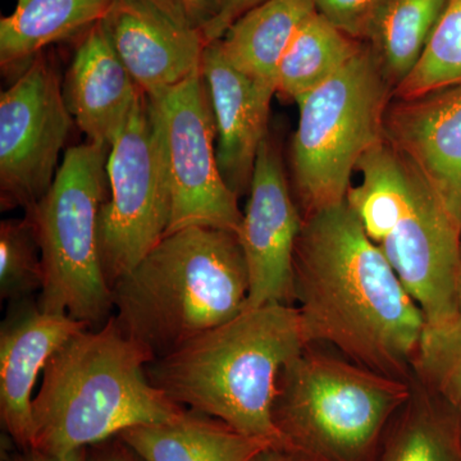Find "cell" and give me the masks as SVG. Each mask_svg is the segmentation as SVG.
<instances>
[{
  "label": "cell",
  "instance_id": "27",
  "mask_svg": "<svg viewBox=\"0 0 461 461\" xmlns=\"http://www.w3.org/2000/svg\"><path fill=\"white\" fill-rule=\"evenodd\" d=\"M41 247L29 218L0 224V297L14 303L29 300L42 290Z\"/></svg>",
  "mask_w": 461,
  "mask_h": 461
},
{
  "label": "cell",
  "instance_id": "33",
  "mask_svg": "<svg viewBox=\"0 0 461 461\" xmlns=\"http://www.w3.org/2000/svg\"><path fill=\"white\" fill-rule=\"evenodd\" d=\"M251 461H290L280 451L276 448L269 447L267 450L262 451L259 455H257Z\"/></svg>",
  "mask_w": 461,
  "mask_h": 461
},
{
  "label": "cell",
  "instance_id": "7",
  "mask_svg": "<svg viewBox=\"0 0 461 461\" xmlns=\"http://www.w3.org/2000/svg\"><path fill=\"white\" fill-rule=\"evenodd\" d=\"M391 87L366 42L341 71L296 103L291 167L303 218L346 202L357 163L384 138Z\"/></svg>",
  "mask_w": 461,
  "mask_h": 461
},
{
  "label": "cell",
  "instance_id": "32",
  "mask_svg": "<svg viewBox=\"0 0 461 461\" xmlns=\"http://www.w3.org/2000/svg\"><path fill=\"white\" fill-rule=\"evenodd\" d=\"M5 461H87V448H78L66 455L42 453L36 448H17L14 451H8Z\"/></svg>",
  "mask_w": 461,
  "mask_h": 461
},
{
  "label": "cell",
  "instance_id": "18",
  "mask_svg": "<svg viewBox=\"0 0 461 461\" xmlns=\"http://www.w3.org/2000/svg\"><path fill=\"white\" fill-rule=\"evenodd\" d=\"M118 436L145 461H251L272 447L190 409L175 420L132 427Z\"/></svg>",
  "mask_w": 461,
  "mask_h": 461
},
{
  "label": "cell",
  "instance_id": "10",
  "mask_svg": "<svg viewBox=\"0 0 461 461\" xmlns=\"http://www.w3.org/2000/svg\"><path fill=\"white\" fill-rule=\"evenodd\" d=\"M75 121L45 51L0 95V206L27 209L48 193Z\"/></svg>",
  "mask_w": 461,
  "mask_h": 461
},
{
  "label": "cell",
  "instance_id": "34",
  "mask_svg": "<svg viewBox=\"0 0 461 461\" xmlns=\"http://www.w3.org/2000/svg\"><path fill=\"white\" fill-rule=\"evenodd\" d=\"M457 306H459V313L461 314V258H460L459 282H457Z\"/></svg>",
  "mask_w": 461,
  "mask_h": 461
},
{
  "label": "cell",
  "instance_id": "12",
  "mask_svg": "<svg viewBox=\"0 0 461 461\" xmlns=\"http://www.w3.org/2000/svg\"><path fill=\"white\" fill-rule=\"evenodd\" d=\"M302 226L280 153L267 138L238 230L248 269L247 308L294 305V257Z\"/></svg>",
  "mask_w": 461,
  "mask_h": 461
},
{
  "label": "cell",
  "instance_id": "1",
  "mask_svg": "<svg viewBox=\"0 0 461 461\" xmlns=\"http://www.w3.org/2000/svg\"><path fill=\"white\" fill-rule=\"evenodd\" d=\"M294 303L306 345L411 381L426 318L346 202L303 218Z\"/></svg>",
  "mask_w": 461,
  "mask_h": 461
},
{
  "label": "cell",
  "instance_id": "9",
  "mask_svg": "<svg viewBox=\"0 0 461 461\" xmlns=\"http://www.w3.org/2000/svg\"><path fill=\"white\" fill-rule=\"evenodd\" d=\"M148 99L171 193L167 235L187 227H212L238 235L244 213L218 165L217 129L202 71Z\"/></svg>",
  "mask_w": 461,
  "mask_h": 461
},
{
  "label": "cell",
  "instance_id": "25",
  "mask_svg": "<svg viewBox=\"0 0 461 461\" xmlns=\"http://www.w3.org/2000/svg\"><path fill=\"white\" fill-rule=\"evenodd\" d=\"M461 85V0H447L417 65L397 85V99L420 98Z\"/></svg>",
  "mask_w": 461,
  "mask_h": 461
},
{
  "label": "cell",
  "instance_id": "13",
  "mask_svg": "<svg viewBox=\"0 0 461 461\" xmlns=\"http://www.w3.org/2000/svg\"><path fill=\"white\" fill-rule=\"evenodd\" d=\"M139 89L159 95L202 68L206 41L166 0H114L102 21Z\"/></svg>",
  "mask_w": 461,
  "mask_h": 461
},
{
  "label": "cell",
  "instance_id": "30",
  "mask_svg": "<svg viewBox=\"0 0 461 461\" xmlns=\"http://www.w3.org/2000/svg\"><path fill=\"white\" fill-rule=\"evenodd\" d=\"M264 2H267V0H230L223 11L221 12L220 16L215 18L213 23L203 32L206 44H211V42L222 38L226 30L239 17H241L242 14H247L248 11L256 8L257 5H262Z\"/></svg>",
  "mask_w": 461,
  "mask_h": 461
},
{
  "label": "cell",
  "instance_id": "3",
  "mask_svg": "<svg viewBox=\"0 0 461 461\" xmlns=\"http://www.w3.org/2000/svg\"><path fill=\"white\" fill-rule=\"evenodd\" d=\"M114 323L154 360L247 308L249 277L238 235L212 227L168 233L115 282Z\"/></svg>",
  "mask_w": 461,
  "mask_h": 461
},
{
  "label": "cell",
  "instance_id": "21",
  "mask_svg": "<svg viewBox=\"0 0 461 461\" xmlns=\"http://www.w3.org/2000/svg\"><path fill=\"white\" fill-rule=\"evenodd\" d=\"M362 181L350 186L346 204L368 238L381 244L405 214L411 199L412 167L384 136L357 166Z\"/></svg>",
  "mask_w": 461,
  "mask_h": 461
},
{
  "label": "cell",
  "instance_id": "31",
  "mask_svg": "<svg viewBox=\"0 0 461 461\" xmlns=\"http://www.w3.org/2000/svg\"><path fill=\"white\" fill-rule=\"evenodd\" d=\"M87 461H145L120 436L87 447Z\"/></svg>",
  "mask_w": 461,
  "mask_h": 461
},
{
  "label": "cell",
  "instance_id": "17",
  "mask_svg": "<svg viewBox=\"0 0 461 461\" xmlns=\"http://www.w3.org/2000/svg\"><path fill=\"white\" fill-rule=\"evenodd\" d=\"M63 94L87 141L111 147L142 91L118 57L102 21L80 36Z\"/></svg>",
  "mask_w": 461,
  "mask_h": 461
},
{
  "label": "cell",
  "instance_id": "29",
  "mask_svg": "<svg viewBox=\"0 0 461 461\" xmlns=\"http://www.w3.org/2000/svg\"><path fill=\"white\" fill-rule=\"evenodd\" d=\"M194 26L204 32L230 0H166Z\"/></svg>",
  "mask_w": 461,
  "mask_h": 461
},
{
  "label": "cell",
  "instance_id": "28",
  "mask_svg": "<svg viewBox=\"0 0 461 461\" xmlns=\"http://www.w3.org/2000/svg\"><path fill=\"white\" fill-rule=\"evenodd\" d=\"M314 11L354 41L368 42L388 0H311Z\"/></svg>",
  "mask_w": 461,
  "mask_h": 461
},
{
  "label": "cell",
  "instance_id": "23",
  "mask_svg": "<svg viewBox=\"0 0 461 461\" xmlns=\"http://www.w3.org/2000/svg\"><path fill=\"white\" fill-rule=\"evenodd\" d=\"M364 44L314 11L296 30L282 57L276 83L278 95L299 102L341 71Z\"/></svg>",
  "mask_w": 461,
  "mask_h": 461
},
{
  "label": "cell",
  "instance_id": "5",
  "mask_svg": "<svg viewBox=\"0 0 461 461\" xmlns=\"http://www.w3.org/2000/svg\"><path fill=\"white\" fill-rule=\"evenodd\" d=\"M411 395V381L306 346L278 377L276 450L290 461H375Z\"/></svg>",
  "mask_w": 461,
  "mask_h": 461
},
{
  "label": "cell",
  "instance_id": "24",
  "mask_svg": "<svg viewBox=\"0 0 461 461\" xmlns=\"http://www.w3.org/2000/svg\"><path fill=\"white\" fill-rule=\"evenodd\" d=\"M447 0H388L368 44L393 89L411 74Z\"/></svg>",
  "mask_w": 461,
  "mask_h": 461
},
{
  "label": "cell",
  "instance_id": "11",
  "mask_svg": "<svg viewBox=\"0 0 461 461\" xmlns=\"http://www.w3.org/2000/svg\"><path fill=\"white\" fill-rule=\"evenodd\" d=\"M460 235V227L412 167L411 204L378 247L429 326L459 314Z\"/></svg>",
  "mask_w": 461,
  "mask_h": 461
},
{
  "label": "cell",
  "instance_id": "16",
  "mask_svg": "<svg viewBox=\"0 0 461 461\" xmlns=\"http://www.w3.org/2000/svg\"><path fill=\"white\" fill-rule=\"evenodd\" d=\"M200 71L213 111L221 173L236 195H244L268 138L269 112L277 90L230 65L218 41L206 45Z\"/></svg>",
  "mask_w": 461,
  "mask_h": 461
},
{
  "label": "cell",
  "instance_id": "4",
  "mask_svg": "<svg viewBox=\"0 0 461 461\" xmlns=\"http://www.w3.org/2000/svg\"><path fill=\"white\" fill-rule=\"evenodd\" d=\"M153 357L113 318L86 329L50 357L33 397V446L51 455L87 448L186 411L149 381Z\"/></svg>",
  "mask_w": 461,
  "mask_h": 461
},
{
  "label": "cell",
  "instance_id": "6",
  "mask_svg": "<svg viewBox=\"0 0 461 461\" xmlns=\"http://www.w3.org/2000/svg\"><path fill=\"white\" fill-rule=\"evenodd\" d=\"M109 147L87 141L67 149L48 193L27 209L41 247L44 284L39 305L89 329L113 315L99 245V218L109 195Z\"/></svg>",
  "mask_w": 461,
  "mask_h": 461
},
{
  "label": "cell",
  "instance_id": "22",
  "mask_svg": "<svg viewBox=\"0 0 461 461\" xmlns=\"http://www.w3.org/2000/svg\"><path fill=\"white\" fill-rule=\"evenodd\" d=\"M454 409L411 379V395L391 423L375 461H461Z\"/></svg>",
  "mask_w": 461,
  "mask_h": 461
},
{
  "label": "cell",
  "instance_id": "20",
  "mask_svg": "<svg viewBox=\"0 0 461 461\" xmlns=\"http://www.w3.org/2000/svg\"><path fill=\"white\" fill-rule=\"evenodd\" d=\"M313 12L311 0H267L239 17L215 41L235 68L276 87L282 57Z\"/></svg>",
  "mask_w": 461,
  "mask_h": 461
},
{
  "label": "cell",
  "instance_id": "14",
  "mask_svg": "<svg viewBox=\"0 0 461 461\" xmlns=\"http://www.w3.org/2000/svg\"><path fill=\"white\" fill-rule=\"evenodd\" d=\"M0 329V420L17 448L33 446L32 393L50 357L83 321L51 314L29 300L11 304Z\"/></svg>",
  "mask_w": 461,
  "mask_h": 461
},
{
  "label": "cell",
  "instance_id": "15",
  "mask_svg": "<svg viewBox=\"0 0 461 461\" xmlns=\"http://www.w3.org/2000/svg\"><path fill=\"white\" fill-rule=\"evenodd\" d=\"M384 136L461 229V85L388 105Z\"/></svg>",
  "mask_w": 461,
  "mask_h": 461
},
{
  "label": "cell",
  "instance_id": "26",
  "mask_svg": "<svg viewBox=\"0 0 461 461\" xmlns=\"http://www.w3.org/2000/svg\"><path fill=\"white\" fill-rule=\"evenodd\" d=\"M412 378L447 402L461 418V314L426 324L412 363Z\"/></svg>",
  "mask_w": 461,
  "mask_h": 461
},
{
  "label": "cell",
  "instance_id": "19",
  "mask_svg": "<svg viewBox=\"0 0 461 461\" xmlns=\"http://www.w3.org/2000/svg\"><path fill=\"white\" fill-rule=\"evenodd\" d=\"M114 0H16L0 18V66L5 74L25 69L45 48L80 38L104 20Z\"/></svg>",
  "mask_w": 461,
  "mask_h": 461
},
{
  "label": "cell",
  "instance_id": "8",
  "mask_svg": "<svg viewBox=\"0 0 461 461\" xmlns=\"http://www.w3.org/2000/svg\"><path fill=\"white\" fill-rule=\"evenodd\" d=\"M107 172L99 245L112 288L165 238L171 221L165 157L144 93L109 147Z\"/></svg>",
  "mask_w": 461,
  "mask_h": 461
},
{
  "label": "cell",
  "instance_id": "2",
  "mask_svg": "<svg viewBox=\"0 0 461 461\" xmlns=\"http://www.w3.org/2000/svg\"><path fill=\"white\" fill-rule=\"evenodd\" d=\"M294 305L245 308L147 366L149 381L173 402L277 447L272 420L284 366L306 348Z\"/></svg>",
  "mask_w": 461,
  "mask_h": 461
}]
</instances>
